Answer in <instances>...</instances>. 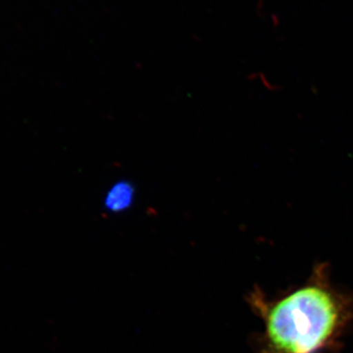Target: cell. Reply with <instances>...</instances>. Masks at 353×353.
Returning a JSON list of instances; mask_svg holds the SVG:
<instances>
[{"label": "cell", "instance_id": "obj_2", "mask_svg": "<svg viewBox=\"0 0 353 353\" xmlns=\"http://www.w3.org/2000/svg\"><path fill=\"white\" fill-rule=\"evenodd\" d=\"M134 199V189L132 183L119 181L109 189L104 199V206L110 212H123L131 208Z\"/></svg>", "mask_w": 353, "mask_h": 353}, {"label": "cell", "instance_id": "obj_1", "mask_svg": "<svg viewBox=\"0 0 353 353\" xmlns=\"http://www.w3.org/2000/svg\"><path fill=\"white\" fill-rule=\"evenodd\" d=\"M252 299L265 325L259 353H321L353 320L352 299L332 287L325 267L281 299L267 301L259 292Z\"/></svg>", "mask_w": 353, "mask_h": 353}]
</instances>
